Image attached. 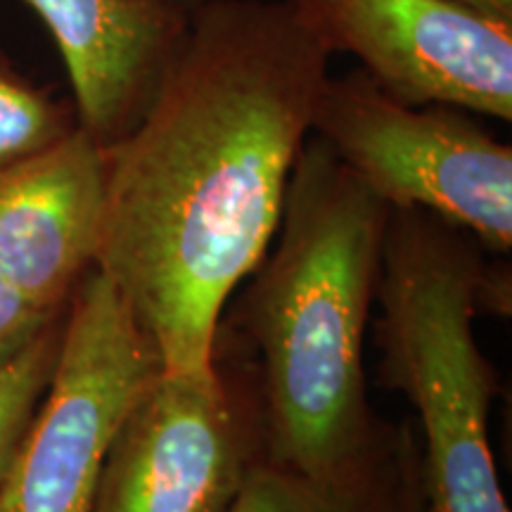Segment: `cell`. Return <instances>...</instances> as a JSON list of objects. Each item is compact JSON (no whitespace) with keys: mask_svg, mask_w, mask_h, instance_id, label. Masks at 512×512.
<instances>
[{"mask_svg":"<svg viewBox=\"0 0 512 512\" xmlns=\"http://www.w3.org/2000/svg\"><path fill=\"white\" fill-rule=\"evenodd\" d=\"M330 57L292 0H207L143 117L105 145L95 271L162 368L214 366L223 306L278 233Z\"/></svg>","mask_w":512,"mask_h":512,"instance_id":"1","label":"cell"},{"mask_svg":"<svg viewBox=\"0 0 512 512\" xmlns=\"http://www.w3.org/2000/svg\"><path fill=\"white\" fill-rule=\"evenodd\" d=\"M389 216L311 133L252 287L273 463L325 486L356 489L370 451L363 347Z\"/></svg>","mask_w":512,"mask_h":512,"instance_id":"2","label":"cell"},{"mask_svg":"<svg viewBox=\"0 0 512 512\" xmlns=\"http://www.w3.org/2000/svg\"><path fill=\"white\" fill-rule=\"evenodd\" d=\"M479 271L444 221L392 209L377 280L382 370L418 415L427 512H510L489 439V366L475 335Z\"/></svg>","mask_w":512,"mask_h":512,"instance_id":"3","label":"cell"},{"mask_svg":"<svg viewBox=\"0 0 512 512\" xmlns=\"http://www.w3.org/2000/svg\"><path fill=\"white\" fill-rule=\"evenodd\" d=\"M313 136L392 209H418L482 245L512 247V150L444 105H406L366 72L328 76Z\"/></svg>","mask_w":512,"mask_h":512,"instance_id":"4","label":"cell"},{"mask_svg":"<svg viewBox=\"0 0 512 512\" xmlns=\"http://www.w3.org/2000/svg\"><path fill=\"white\" fill-rule=\"evenodd\" d=\"M162 368L110 280L76 285L53 375L0 484L5 512H91L128 408Z\"/></svg>","mask_w":512,"mask_h":512,"instance_id":"5","label":"cell"},{"mask_svg":"<svg viewBox=\"0 0 512 512\" xmlns=\"http://www.w3.org/2000/svg\"><path fill=\"white\" fill-rule=\"evenodd\" d=\"M330 53L384 93L512 119V19L463 0H292Z\"/></svg>","mask_w":512,"mask_h":512,"instance_id":"6","label":"cell"},{"mask_svg":"<svg viewBox=\"0 0 512 512\" xmlns=\"http://www.w3.org/2000/svg\"><path fill=\"white\" fill-rule=\"evenodd\" d=\"M247 467L216 368H159L114 434L91 512H226Z\"/></svg>","mask_w":512,"mask_h":512,"instance_id":"7","label":"cell"},{"mask_svg":"<svg viewBox=\"0 0 512 512\" xmlns=\"http://www.w3.org/2000/svg\"><path fill=\"white\" fill-rule=\"evenodd\" d=\"M105 219V145L76 126L0 174V280L57 311L95 268Z\"/></svg>","mask_w":512,"mask_h":512,"instance_id":"8","label":"cell"},{"mask_svg":"<svg viewBox=\"0 0 512 512\" xmlns=\"http://www.w3.org/2000/svg\"><path fill=\"white\" fill-rule=\"evenodd\" d=\"M53 36L76 119L102 145L143 117L190 17L150 0H24Z\"/></svg>","mask_w":512,"mask_h":512,"instance_id":"9","label":"cell"},{"mask_svg":"<svg viewBox=\"0 0 512 512\" xmlns=\"http://www.w3.org/2000/svg\"><path fill=\"white\" fill-rule=\"evenodd\" d=\"M79 119L0 53V174L67 138Z\"/></svg>","mask_w":512,"mask_h":512,"instance_id":"10","label":"cell"},{"mask_svg":"<svg viewBox=\"0 0 512 512\" xmlns=\"http://www.w3.org/2000/svg\"><path fill=\"white\" fill-rule=\"evenodd\" d=\"M62 328L55 320L0 373V484L53 375Z\"/></svg>","mask_w":512,"mask_h":512,"instance_id":"11","label":"cell"},{"mask_svg":"<svg viewBox=\"0 0 512 512\" xmlns=\"http://www.w3.org/2000/svg\"><path fill=\"white\" fill-rule=\"evenodd\" d=\"M226 512H356V489L311 482L278 463L249 465Z\"/></svg>","mask_w":512,"mask_h":512,"instance_id":"12","label":"cell"},{"mask_svg":"<svg viewBox=\"0 0 512 512\" xmlns=\"http://www.w3.org/2000/svg\"><path fill=\"white\" fill-rule=\"evenodd\" d=\"M55 313L0 280V373L53 323Z\"/></svg>","mask_w":512,"mask_h":512,"instance_id":"13","label":"cell"},{"mask_svg":"<svg viewBox=\"0 0 512 512\" xmlns=\"http://www.w3.org/2000/svg\"><path fill=\"white\" fill-rule=\"evenodd\" d=\"M463 3L484 12H491V15L512 19V0H463Z\"/></svg>","mask_w":512,"mask_h":512,"instance_id":"14","label":"cell"},{"mask_svg":"<svg viewBox=\"0 0 512 512\" xmlns=\"http://www.w3.org/2000/svg\"><path fill=\"white\" fill-rule=\"evenodd\" d=\"M150 3L162 5V8H166V10H174L183 17H192L204 3H207V0H150Z\"/></svg>","mask_w":512,"mask_h":512,"instance_id":"15","label":"cell"},{"mask_svg":"<svg viewBox=\"0 0 512 512\" xmlns=\"http://www.w3.org/2000/svg\"><path fill=\"white\" fill-rule=\"evenodd\" d=\"M0 512H5V505H3V498H0Z\"/></svg>","mask_w":512,"mask_h":512,"instance_id":"16","label":"cell"},{"mask_svg":"<svg viewBox=\"0 0 512 512\" xmlns=\"http://www.w3.org/2000/svg\"><path fill=\"white\" fill-rule=\"evenodd\" d=\"M411 512H415V510H413V508H411Z\"/></svg>","mask_w":512,"mask_h":512,"instance_id":"17","label":"cell"}]
</instances>
